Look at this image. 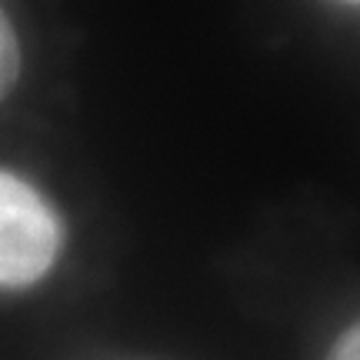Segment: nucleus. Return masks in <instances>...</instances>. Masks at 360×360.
<instances>
[{
    "label": "nucleus",
    "mask_w": 360,
    "mask_h": 360,
    "mask_svg": "<svg viewBox=\"0 0 360 360\" xmlns=\"http://www.w3.org/2000/svg\"><path fill=\"white\" fill-rule=\"evenodd\" d=\"M17 70H20V47H17L11 20L0 13V97H7V90L13 87Z\"/></svg>",
    "instance_id": "obj_2"
},
{
    "label": "nucleus",
    "mask_w": 360,
    "mask_h": 360,
    "mask_svg": "<svg viewBox=\"0 0 360 360\" xmlns=\"http://www.w3.org/2000/svg\"><path fill=\"white\" fill-rule=\"evenodd\" d=\"M330 360H360V330L357 327H350L347 334H340Z\"/></svg>",
    "instance_id": "obj_3"
},
{
    "label": "nucleus",
    "mask_w": 360,
    "mask_h": 360,
    "mask_svg": "<svg viewBox=\"0 0 360 360\" xmlns=\"http://www.w3.org/2000/svg\"><path fill=\"white\" fill-rule=\"evenodd\" d=\"M60 254V220L27 180L0 170V283L40 281Z\"/></svg>",
    "instance_id": "obj_1"
}]
</instances>
